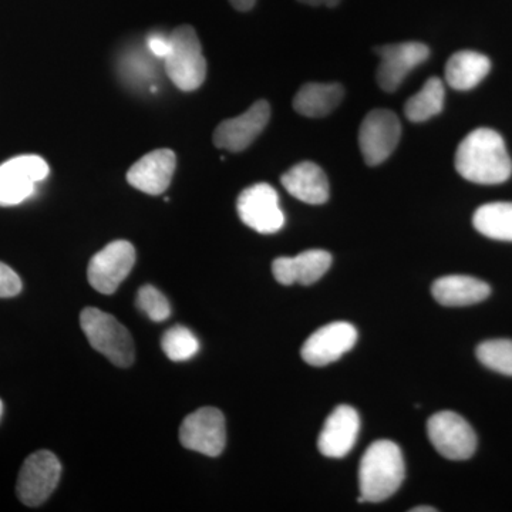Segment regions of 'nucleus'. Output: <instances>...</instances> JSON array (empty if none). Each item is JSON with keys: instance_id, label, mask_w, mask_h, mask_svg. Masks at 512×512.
Here are the masks:
<instances>
[{"instance_id": "obj_29", "label": "nucleus", "mask_w": 512, "mask_h": 512, "mask_svg": "<svg viewBox=\"0 0 512 512\" xmlns=\"http://www.w3.org/2000/svg\"><path fill=\"white\" fill-rule=\"evenodd\" d=\"M229 2L239 12H248V10L254 8L256 0H229Z\"/></svg>"}, {"instance_id": "obj_21", "label": "nucleus", "mask_w": 512, "mask_h": 512, "mask_svg": "<svg viewBox=\"0 0 512 512\" xmlns=\"http://www.w3.org/2000/svg\"><path fill=\"white\" fill-rule=\"evenodd\" d=\"M345 90L338 83H306L293 99V109L301 116L326 117L339 106Z\"/></svg>"}, {"instance_id": "obj_1", "label": "nucleus", "mask_w": 512, "mask_h": 512, "mask_svg": "<svg viewBox=\"0 0 512 512\" xmlns=\"http://www.w3.org/2000/svg\"><path fill=\"white\" fill-rule=\"evenodd\" d=\"M456 170L474 184H503L512 174V161L504 138L493 128L471 131L457 148Z\"/></svg>"}, {"instance_id": "obj_16", "label": "nucleus", "mask_w": 512, "mask_h": 512, "mask_svg": "<svg viewBox=\"0 0 512 512\" xmlns=\"http://www.w3.org/2000/svg\"><path fill=\"white\" fill-rule=\"evenodd\" d=\"M177 167L173 150L161 148L146 154L128 170L127 181L131 187L148 195H160L170 187Z\"/></svg>"}, {"instance_id": "obj_26", "label": "nucleus", "mask_w": 512, "mask_h": 512, "mask_svg": "<svg viewBox=\"0 0 512 512\" xmlns=\"http://www.w3.org/2000/svg\"><path fill=\"white\" fill-rule=\"evenodd\" d=\"M137 306L153 322H164L171 315L170 302L163 293L151 285L140 288L137 295Z\"/></svg>"}, {"instance_id": "obj_7", "label": "nucleus", "mask_w": 512, "mask_h": 512, "mask_svg": "<svg viewBox=\"0 0 512 512\" xmlns=\"http://www.w3.org/2000/svg\"><path fill=\"white\" fill-rule=\"evenodd\" d=\"M239 218L259 234H276L285 225L284 211L278 192L269 184L259 183L245 188L237 201Z\"/></svg>"}, {"instance_id": "obj_5", "label": "nucleus", "mask_w": 512, "mask_h": 512, "mask_svg": "<svg viewBox=\"0 0 512 512\" xmlns=\"http://www.w3.org/2000/svg\"><path fill=\"white\" fill-rule=\"evenodd\" d=\"M62 464L55 454L40 450L26 458L16 484L19 500L28 507H39L56 490Z\"/></svg>"}, {"instance_id": "obj_17", "label": "nucleus", "mask_w": 512, "mask_h": 512, "mask_svg": "<svg viewBox=\"0 0 512 512\" xmlns=\"http://www.w3.org/2000/svg\"><path fill=\"white\" fill-rule=\"evenodd\" d=\"M332 265V255L322 249H309L302 254L281 256L272 264V274L282 285H312L318 282Z\"/></svg>"}, {"instance_id": "obj_9", "label": "nucleus", "mask_w": 512, "mask_h": 512, "mask_svg": "<svg viewBox=\"0 0 512 512\" xmlns=\"http://www.w3.org/2000/svg\"><path fill=\"white\" fill-rule=\"evenodd\" d=\"M402 124L399 117L390 110L370 111L362 121L359 130V146L366 164L384 163L399 144Z\"/></svg>"}, {"instance_id": "obj_27", "label": "nucleus", "mask_w": 512, "mask_h": 512, "mask_svg": "<svg viewBox=\"0 0 512 512\" xmlns=\"http://www.w3.org/2000/svg\"><path fill=\"white\" fill-rule=\"evenodd\" d=\"M22 291V281L10 266L0 262V298H13Z\"/></svg>"}, {"instance_id": "obj_14", "label": "nucleus", "mask_w": 512, "mask_h": 512, "mask_svg": "<svg viewBox=\"0 0 512 512\" xmlns=\"http://www.w3.org/2000/svg\"><path fill=\"white\" fill-rule=\"evenodd\" d=\"M271 119V106L268 101L259 100L241 116L222 121L215 128L214 144L231 153L247 150L256 137L265 130Z\"/></svg>"}, {"instance_id": "obj_23", "label": "nucleus", "mask_w": 512, "mask_h": 512, "mask_svg": "<svg viewBox=\"0 0 512 512\" xmlns=\"http://www.w3.org/2000/svg\"><path fill=\"white\" fill-rule=\"evenodd\" d=\"M446 90L439 77H431L419 93L407 100L404 114L413 123H423L443 111Z\"/></svg>"}, {"instance_id": "obj_3", "label": "nucleus", "mask_w": 512, "mask_h": 512, "mask_svg": "<svg viewBox=\"0 0 512 512\" xmlns=\"http://www.w3.org/2000/svg\"><path fill=\"white\" fill-rule=\"evenodd\" d=\"M170 42V53L164 59L165 72L178 89L194 92L207 77V62L197 32L191 26H180L171 33Z\"/></svg>"}, {"instance_id": "obj_15", "label": "nucleus", "mask_w": 512, "mask_h": 512, "mask_svg": "<svg viewBox=\"0 0 512 512\" xmlns=\"http://www.w3.org/2000/svg\"><path fill=\"white\" fill-rule=\"evenodd\" d=\"M360 430V417L353 407L340 404L329 414L320 431L318 447L320 453L329 458L348 456L355 447Z\"/></svg>"}, {"instance_id": "obj_22", "label": "nucleus", "mask_w": 512, "mask_h": 512, "mask_svg": "<svg viewBox=\"0 0 512 512\" xmlns=\"http://www.w3.org/2000/svg\"><path fill=\"white\" fill-rule=\"evenodd\" d=\"M474 228L484 237L512 242V202H491L478 208Z\"/></svg>"}, {"instance_id": "obj_13", "label": "nucleus", "mask_w": 512, "mask_h": 512, "mask_svg": "<svg viewBox=\"0 0 512 512\" xmlns=\"http://www.w3.org/2000/svg\"><path fill=\"white\" fill-rule=\"evenodd\" d=\"M376 53L380 57L377 83L384 92L393 93L414 67L426 62L430 49L424 43L406 42L377 47Z\"/></svg>"}, {"instance_id": "obj_12", "label": "nucleus", "mask_w": 512, "mask_h": 512, "mask_svg": "<svg viewBox=\"0 0 512 512\" xmlns=\"http://www.w3.org/2000/svg\"><path fill=\"white\" fill-rule=\"evenodd\" d=\"M356 342L357 330L352 323H328L303 343L302 359L311 366H328L355 348Z\"/></svg>"}, {"instance_id": "obj_20", "label": "nucleus", "mask_w": 512, "mask_h": 512, "mask_svg": "<svg viewBox=\"0 0 512 512\" xmlns=\"http://www.w3.org/2000/svg\"><path fill=\"white\" fill-rule=\"evenodd\" d=\"M490 70V59L483 53L461 50L448 59L446 80L448 86L460 90V92H466L483 82Z\"/></svg>"}, {"instance_id": "obj_2", "label": "nucleus", "mask_w": 512, "mask_h": 512, "mask_svg": "<svg viewBox=\"0 0 512 512\" xmlns=\"http://www.w3.org/2000/svg\"><path fill=\"white\" fill-rule=\"evenodd\" d=\"M404 476L406 467L400 447L390 440H377L360 461V495L366 503H382L399 490Z\"/></svg>"}, {"instance_id": "obj_18", "label": "nucleus", "mask_w": 512, "mask_h": 512, "mask_svg": "<svg viewBox=\"0 0 512 512\" xmlns=\"http://www.w3.org/2000/svg\"><path fill=\"white\" fill-rule=\"evenodd\" d=\"M285 190L296 200L320 205L329 200V181L325 171L312 161L293 165L281 178Z\"/></svg>"}, {"instance_id": "obj_19", "label": "nucleus", "mask_w": 512, "mask_h": 512, "mask_svg": "<svg viewBox=\"0 0 512 512\" xmlns=\"http://www.w3.org/2000/svg\"><path fill=\"white\" fill-rule=\"evenodd\" d=\"M431 293L440 305L468 306L485 301L491 295V288L473 276L450 275L437 279Z\"/></svg>"}, {"instance_id": "obj_4", "label": "nucleus", "mask_w": 512, "mask_h": 512, "mask_svg": "<svg viewBox=\"0 0 512 512\" xmlns=\"http://www.w3.org/2000/svg\"><path fill=\"white\" fill-rule=\"evenodd\" d=\"M80 325L90 345L113 365H133L136 356L133 338L114 316L100 309L86 308L80 315Z\"/></svg>"}, {"instance_id": "obj_24", "label": "nucleus", "mask_w": 512, "mask_h": 512, "mask_svg": "<svg viewBox=\"0 0 512 512\" xmlns=\"http://www.w3.org/2000/svg\"><path fill=\"white\" fill-rule=\"evenodd\" d=\"M161 348H163L165 356L173 362H185L197 355L200 342L190 329L177 325L164 333L163 339H161Z\"/></svg>"}, {"instance_id": "obj_8", "label": "nucleus", "mask_w": 512, "mask_h": 512, "mask_svg": "<svg viewBox=\"0 0 512 512\" xmlns=\"http://www.w3.org/2000/svg\"><path fill=\"white\" fill-rule=\"evenodd\" d=\"M50 173L49 165L39 156L10 158L0 165V207H12L28 200L36 184Z\"/></svg>"}, {"instance_id": "obj_10", "label": "nucleus", "mask_w": 512, "mask_h": 512, "mask_svg": "<svg viewBox=\"0 0 512 512\" xmlns=\"http://www.w3.org/2000/svg\"><path fill=\"white\" fill-rule=\"evenodd\" d=\"M181 444L188 450L218 457L227 444L225 417L215 407H202L185 417L180 427Z\"/></svg>"}, {"instance_id": "obj_11", "label": "nucleus", "mask_w": 512, "mask_h": 512, "mask_svg": "<svg viewBox=\"0 0 512 512\" xmlns=\"http://www.w3.org/2000/svg\"><path fill=\"white\" fill-rule=\"evenodd\" d=\"M136 264V249L128 241L110 242L90 259L87 268L89 284L103 295L117 291Z\"/></svg>"}, {"instance_id": "obj_30", "label": "nucleus", "mask_w": 512, "mask_h": 512, "mask_svg": "<svg viewBox=\"0 0 512 512\" xmlns=\"http://www.w3.org/2000/svg\"><path fill=\"white\" fill-rule=\"evenodd\" d=\"M298 2L305 3L309 6H328V8H335L339 5L340 0H298Z\"/></svg>"}, {"instance_id": "obj_25", "label": "nucleus", "mask_w": 512, "mask_h": 512, "mask_svg": "<svg viewBox=\"0 0 512 512\" xmlns=\"http://www.w3.org/2000/svg\"><path fill=\"white\" fill-rule=\"evenodd\" d=\"M477 357L488 369L501 375L512 376V340H487L478 346Z\"/></svg>"}, {"instance_id": "obj_31", "label": "nucleus", "mask_w": 512, "mask_h": 512, "mask_svg": "<svg viewBox=\"0 0 512 512\" xmlns=\"http://www.w3.org/2000/svg\"><path fill=\"white\" fill-rule=\"evenodd\" d=\"M436 508L434 507H417L413 508L412 512H436Z\"/></svg>"}, {"instance_id": "obj_28", "label": "nucleus", "mask_w": 512, "mask_h": 512, "mask_svg": "<svg viewBox=\"0 0 512 512\" xmlns=\"http://www.w3.org/2000/svg\"><path fill=\"white\" fill-rule=\"evenodd\" d=\"M148 50L151 55L157 57V59L164 60L165 57L170 53V36L153 35L148 37L147 40Z\"/></svg>"}, {"instance_id": "obj_32", "label": "nucleus", "mask_w": 512, "mask_h": 512, "mask_svg": "<svg viewBox=\"0 0 512 512\" xmlns=\"http://www.w3.org/2000/svg\"><path fill=\"white\" fill-rule=\"evenodd\" d=\"M2 414H3V403H2V400H0V419H2Z\"/></svg>"}, {"instance_id": "obj_6", "label": "nucleus", "mask_w": 512, "mask_h": 512, "mask_svg": "<svg viewBox=\"0 0 512 512\" xmlns=\"http://www.w3.org/2000/svg\"><path fill=\"white\" fill-rule=\"evenodd\" d=\"M431 444L441 456L453 461L468 460L477 450V434L460 414L440 412L427 421Z\"/></svg>"}]
</instances>
